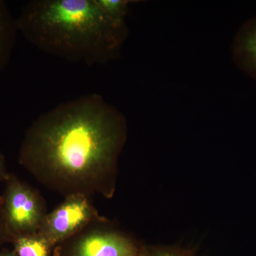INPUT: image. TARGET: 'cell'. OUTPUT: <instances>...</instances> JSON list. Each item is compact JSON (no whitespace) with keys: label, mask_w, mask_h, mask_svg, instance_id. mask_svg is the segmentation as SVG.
<instances>
[{"label":"cell","mask_w":256,"mask_h":256,"mask_svg":"<svg viewBox=\"0 0 256 256\" xmlns=\"http://www.w3.org/2000/svg\"><path fill=\"white\" fill-rule=\"evenodd\" d=\"M98 6L106 18L118 28H128L126 23L130 4V0H96Z\"/></svg>","instance_id":"obj_9"},{"label":"cell","mask_w":256,"mask_h":256,"mask_svg":"<svg viewBox=\"0 0 256 256\" xmlns=\"http://www.w3.org/2000/svg\"><path fill=\"white\" fill-rule=\"evenodd\" d=\"M16 24L42 52L88 66L117 60L129 32L112 24L96 0H34Z\"/></svg>","instance_id":"obj_2"},{"label":"cell","mask_w":256,"mask_h":256,"mask_svg":"<svg viewBox=\"0 0 256 256\" xmlns=\"http://www.w3.org/2000/svg\"><path fill=\"white\" fill-rule=\"evenodd\" d=\"M18 256H52L54 247L38 233L16 237L11 240Z\"/></svg>","instance_id":"obj_8"},{"label":"cell","mask_w":256,"mask_h":256,"mask_svg":"<svg viewBox=\"0 0 256 256\" xmlns=\"http://www.w3.org/2000/svg\"><path fill=\"white\" fill-rule=\"evenodd\" d=\"M6 242H10L9 234L6 230V225L2 212V198L0 196V248Z\"/></svg>","instance_id":"obj_11"},{"label":"cell","mask_w":256,"mask_h":256,"mask_svg":"<svg viewBox=\"0 0 256 256\" xmlns=\"http://www.w3.org/2000/svg\"><path fill=\"white\" fill-rule=\"evenodd\" d=\"M142 246L102 216L56 246L52 256H140Z\"/></svg>","instance_id":"obj_3"},{"label":"cell","mask_w":256,"mask_h":256,"mask_svg":"<svg viewBox=\"0 0 256 256\" xmlns=\"http://www.w3.org/2000/svg\"><path fill=\"white\" fill-rule=\"evenodd\" d=\"M127 139L124 114L99 94L60 104L28 128L18 163L64 197L114 196L118 160Z\"/></svg>","instance_id":"obj_1"},{"label":"cell","mask_w":256,"mask_h":256,"mask_svg":"<svg viewBox=\"0 0 256 256\" xmlns=\"http://www.w3.org/2000/svg\"><path fill=\"white\" fill-rule=\"evenodd\" d=\"M10 173L6 170V164H5L4 158L2 153L0 152V182L5 181L9 176Z\"/></svg>","instance_id":"obj_12"},{"label":"cell","mask_w":256,"mask_h":256,"mask_svg":"<svg viewBox=\"0 0 256 256\" xmlns=\"http://www.w3.org/2000/svg\"><path fill=\"white\" fill-rule=\"evenodd\" d=\"M232 56L237 68L256 82V16L246 21L236 33Z\"/></svg>","instance_id":"obj_6"},{"label":"cell","mask_w":256,"mask_h":256,"mask_svg":"<svg viewBox=\"0 0 256 256\" xmlns=\"http://www.w3.org/2000/svg\"><path fill=\"white\" fill-rule=\"evenodd\" d=\"M102 216L89 197L82 194L66 196L63 202L47 214L38 233L54 247L78 233Z\"/></svg>","instance_id":"obj_5"},{"label":"cell","mask_w":256,"mask_h":256,"mask_svg":"<svg viewBox=\"0 0 256 256\" xmlns=\"http://www.w3.org/2000/svg\"><path fill=\"white\" fill-rule=\"evenodd\" d=\"M4 182L2 212L10 242L16 237L37 233L48 214L43 196L14 174H10Z\"/></svg>","instance_id":"obj_4"},{"label":"cell","mask_w":256,"mask_h":256,"mask_svg":"<svg viewBox=\"0 0 256 256\" xmlns=\"http://www.w3.org/2000/svg\"><path fill=\"white\" fill-rule=\"evenodd\" d=\"M140 256H194L188 252L164 246H143Z\"/></svg>","instance_id":"obj_10"},{"label":"cell","mask_w":256,"mask_h":256,"mask_svg":"<svg viewBox=\"0 0 256 256\" xmlns=\"http://www.w3.org/2000/svg\"><path fill=\"white\" fill-rule=\"evenodd\" d=\"M0 256H18L14 250L8 249L0 248Z\"/></svg>","instance_id":"obj_13"},{"label":"cell","mask_w":256,"mask_h":256,"mask_svg":"<svg viewBox=\"0 0 256 256\" xmlns=\"http://www.w3.org/2000/svg\"><path fill=\"white\" fill-rule=\"evenodd\" d=\"M16 30V20H12L4 3L0 1V70L10 60Z\"/></svg>","instance_id":"obj_7"}]
</instances>
